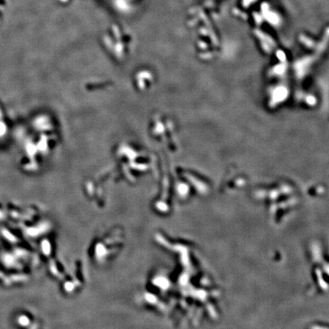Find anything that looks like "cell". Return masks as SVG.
Instances as JSON below:
<instances>
[{"instance_id":"cell-1","label":"cell","mask_w":329,"mask_h":329,"mask_svg":"<svg viewBox=\"0 0 329 329\" xmlns=\"http://www.w3.org/2000/svg\"><path fill=\"white\" fill-rule=\"evenodd\" d=\"M18 320H19L20 324H22V325H28V323H29V320L26 316H21Z\"/></svg>"}]
</instances>
